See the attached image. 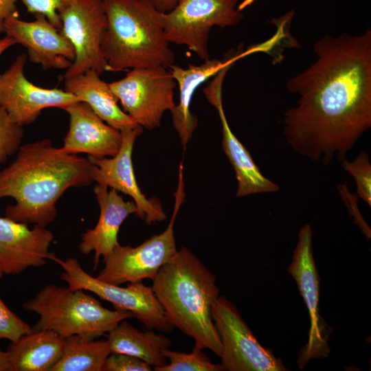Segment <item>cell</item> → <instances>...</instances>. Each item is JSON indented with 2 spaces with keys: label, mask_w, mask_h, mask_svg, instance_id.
<instances>
[{
  "label": "cell",
  "mask_w": 371,
  "mask_h": 371,
  "mask_svg": "<svg viewBox=\"0 0 371 371\" xmlns=\"http://www.w3.org/2000/svg\"><path fill=\"white\" fill-rule=\"evenodd\" d=\"M32 328L12 312L0 297V339L14 341L32 331Z\"/></svg>",
  "instance_id": "83f0119b"
},
{
  "label": "cell",
  "mask_w": 371,
  "mask_h": 371,
  "mask_svg": "<svg viewBox=\"0 0 371 371\" xmlns=\"http://www.w3.org/2000/svg\"><path fill=\"white\" fill-rule=\"evenodd\" d=\"M176 82L169 68L131 69L126 76L109 83L123 111L142 128L159 126L165 111L175 106Z\"/></svg>",
  "instance_id": "30bf717a"
},
{
  "label": "cell",
  "mask_w": 371,
  "mask_h": 371,
  "mask_svg": "<svg viewBox=\"0 0 371 371\" xmlns=\"http://www.w3.org/2000/svg\"><path fill=\"white\" fill-rule=\"evenodd\" d=\"M0 371H11L8 352L0 350Z\"/></svg>",
  "instance_id": "836d02e7"
},
{
  "label": "cell",
  "mask_w": 371,
  "mask_h": 371,
  "mask_svg": "<svg viewBox=\"0 0 371 371\" xmlns=\"http://www.w3.org/2000/svg\"><path fill=\"white\" fill-rule=\"evenodd\" d=\"M343 169L355 179L357 196L371 207V164L368 153L361 150L352 161L344 159Z\"/></svg>",
  "instance_id": "484cf974"
},
{
  "label": "cell",
  "mask_w": 371,
  "mask_h": 371,
  "mask_svg": "<svg viewBox=\"0 0 371 371\" xmlns=\"http://www.w3.org/2000/svg\"><path fill=\"white\" fill-rule=\"evenodd\" d=\"M111 351L106 340L65 338L62 355L51 371H102Z\"/></svg>",
  "instance_id": "cb8c5ba5"
},
{
  "label": "cell",
  "mask_w": 371,
  "mask_h": 371,
  "mask_svg": "<svg viewBox=\"0 0 371 371\" xmlns=\"http://www.w3.org/2000/svg\"><path fill=\"white\" fill-rule=\"evenodd\" d=\"M240 0H179L164 13V32L170 43L187 46L200 59H210L208 40L211 28L238 24L243 18Z\"/></svg>",
  "instance_id": "ba28073f"
},
{
  "label": "cell",
  "mask_w": 371,
  "mask_h": 371,
  "mask_svg": "<svg viewBox=\"0 0 371 371\" xmlns=\"http://www.w3.org/2000/svg\"><path fill=\"white\" fill-rule=\"evenodd\" d=\"M63 109L69 116L63 151L97 158L113 157L118 152L122 142L120 131L106 124L87 103L76 102Z\"/></svg>",
  "instance_id": "ac0fdd59"
},
{
  "label": "cell",
  "mask_w": 371,
  "mask_h": 371,
  "mask_svg": "<svg viewBox=\"0 0 371 371\" xmlns=\"http://www.w3.org/2000/svg\"><path fill=\"white\" fill-rule=\"evenodd\" d=\"M23 135V126L16 124L0 106V164L17 153Z\"/></svg>",
  "instance_id": "4316f807"
},
{
  "label": "cell",
  "mask_w": 371,
  "mask_h": 371,
  "mask_svg": "<svg viewBox=\"0 0 371 371\" xmlns=\"http://www.w3.org/2000/svg\"><path fill=\"white\" fill-rule=\"evenodd\" d=\"M88 158L68 154L49 139L21 145L16 159L0 171V200L12 197L5 216L47 227L57 216L56 203L70 188L93 182Z\"/></svg>",
  "instance_id": "7a4b0ae2"
},
{
  "label": "cell",
  "mask_w": 371,
  "mask_h": 371,
  "mask_svg": "<svg viewBox=\"0 0 371 371\" xmlns=\"http://www.w3.org/2000/svg\"><path fill=\"white\" fill-rule=\"evenodd\" d=\"M34 20L23 21L18 16L6 19L4 32L27 49V57L43 69H67L75 59L71 42L43 14Z\"/></svg>",
  "instance_id": "9a60e30c"
},
{
  "label": "cell",
  "mask_w": 371,
  "mask_h": 371,
  "mask_svg": "<svg viewBox=\"0 0 371 371\" xmlns=\"http://www.w3.org/2000/svg\"><path fill=\"white\" fill-rule=\"evenodd\" d=\"M143 128H126L121 131L122 142L118 152L111 158L88 157L93 164L92 177L97 184L111 187L129 195L137 207L135 215L150 225L166 219L158 199H147L142 192L135 178L132 162V153L136 137Z\"/></svg>",
  "instance_id": "5bb4252c"
},
{
  "label": "cell",
  "mask_w": 371,
  "mask_h": 371,
  "mask_svg": "<svg viewBox=\"0 0 371 371\" xmlns=\"http://www.w3.org/2000/svg\"><path fill=\"white\" fill-rule=\"evenodd\" d=\"M241 58L240 51L223 60L210 58L200 65L189 64L187 68H183L173 64L169 68L179 90V102L170 111L172 124L184 149L198 124L196 116L190 109L194 93L201 84L214 77L221 69L228 65H234Z\"/></svg>",
  "instance_id": "ffe728a7"
},
{
  "label": "cell",
  "mask_w": 371,
  "mask_h": 371,
  "mask_svg": "<svg viewBox=\"0 0 371 371\" xmlns=\"http://www.w3.org/2000/svg\"><path fill=\"white\" fill-rule=\"evenodd\" d=\"M219 334L222 371H286L281 358L262 346L239 313L236 306L220 296L211 307Z\"/></svg>",
  "instance_id": "9c48e42d"
},
{
  "label": "cell",
  "mask_w": 371,
  "mask_h": 371,
  "mask_svg": "<svg viewBox=\"0 0 371 371\" xmlns=\"http://www.w3.org/2000/svg\"><path fill=\"white\" fill-rule=\"evenodd\" d=\"M313 50L315 61L286 83L299 99L283 132L297 154L328 165L346 159L371 127V30L325 35Z\"/></svg>",
  "instance_id": "6da1fadb"
},
{
  "label": "cell",
  "mask_w": 371,
  "mask_h": 371,
  "mask_svg": "<svg viewBox=\"0 0 371 371\" xmlns=\"http://www.w3.org/2000/svg\"><path fill=\"white\" fill-rule=\"evenodd\" d=\"M175 196L172 215L166 229L137 247L117 245L103 260L104 266L96 277L98 279L120 285L155 278L160 268L170 261L178 251L173 227L185 199L182 164H179L178 186Z\"/></svg>",
  "instance_id": "8992f818"
},
{
  "label": "cell",
  "mask_w": 371,
  "mask_h": 371,
  "mask_svg": "<svg viewBox=\"0 0 371 371\" xmlns=\"http://www.w3.org/2000/svg\"><path fill=\"white\" fill-rule=\"evenodd\" d=\"M53 233L38 225L27 224L0 216V265L4 274L16 275L29 267L47 263Z\"/></svg>",
  "instance_id": "e0dca14e"
},
{
  "label": "cell",
  "mask_w": 371,
  "mask_h": 371,
  "mask_svg": "<svg viewBox=\"0 0 371 371\" xmlns=\"http://www.w3.org/2000/svg\"><path fill=\"white\" fill-rule=\"evenodd\" d=\"M106 27L102 52L109 71L161 66L170 68L175 54L164 25V12L151 0H104Z\"/></svg>",
  "instance_id": "277c9868"
},
{
  "label": "cell",
  "mask_w": 371,
  "mask_h": 371,
  "mask_svg": "<svg viewBox=\"0 0 371 371\" xmlns=\"http://www.w3.org/2000/svg\"><path fill=\"white\" fill-rule=\"evenodd\" d=\"M93 69L64 80L65 90L87 103L94 113L112 127L122 131L139 126L117 104L109 83Z\"/></svg>",
  "instance_id": "44dd1931"
},
{
  "label": "cell",
  "mask_w": 371,
  "mask_h": 371,
  "mask_svg": "<svg viewBox=\"0 0 371 371\" xmlns=\"http://www.w3.org/2000/svg\"><path fill=\"white\" fill-rule=\"evenodd\" d=\"M288 273L294 278L308 311V340L299 352L297 364L302 370L311 359L327 357L328 340L333 329L319 314V275L313 248V231L309 224L301 227Z\"/></svg>",
  "instance_id": "7c38bea8"
},
{
  "label": "cell",
  "mask_w": 371,
  "mask_h": 371,
  "mask_svg": "<svg viewBox=\"0 0 371 371\" xmlns=\"http://www.w3.org/2000/svg\"><path fill=\"white\" fill-rule=\"evenodd\" d=\"M3 275H4V273L3 272V270H2L1 265H0V278H2Z\"/></svg>",
  "instance_id": "d590c367"
},
{
  "label": "cell",
  "mask_w": 371,
  "mask_h": 371,
  "mask_svg": "<svg viewBox=\"0 0 371 371\" xmlns=\"http://www.w3.org/2000/svg\"><path fill=\"white\" fill-rule=\"evenodd\" d=\"M60 32L71 42L75 59L63 79L93 69L109 71L102 52L106 27L104 0H69L59 10Z\"/></svg>",
  "instance_id": "8fae6325"
},
{
  "label": "cell",
  "mask_w": 371,
  "mask_h": 371,
  "mask_svg": "<svg viewBox=\"0 0 371 371\" xmlns=\"http://www.w3.org/2000/svg\"><path fill=\"white\" fill-rule=\"evenodd\" d=\"M233 65L221 69L205 87L204 94L217 110L222 126L223 151L235 171L238 183L236 196L243 197L260 193L276 192L278 184L266 177L254 161L248 150L232 131L223 106L222 89L224 78Z\"/></svg>",
  "instance_id": "2e32d148"
},
{
  "label": "cell",
  "mask_w": 371,
  "mask_h": 371,
  "mask_svg": "<svg viewBox=\"0 0 371 371\" xmlns=\"http://www.w3.org/2000/svg\"><path fill=\"white\" fill-rule=\"evenodd\" d=\"M28 12L44 15L56 27L60 30L59 10L69 0H20Z\"/></svg>",
  "instance_id": "f1b7e54d"
},
{
  "label": "cell",
  "mask_w": 371,
  "mask_h": 371,
  "mask_svg": "<svg viewBox=\"0 0 371 371\" xmlns=\"http://www.w3.org/2000/svg\"><path fill=\"white\" fill-rule=\"evenodd\" d=\"M82 289L46 284L25 302V310L39 319L33 330H49L63 338L78 335L89 339L107 334L121 321L133 317L126 311L110 310Z\"/></svg>",
  "instance_id": "5b68a950"
},
{
  "label": "cell",
  "mask_w": 371,
  "mask_h": 371,
  "mask_svg": "<svg viewBox=\"0 0 371 371\" xmlns=\"http://www.w3.org/2000/svg\"><path fill=\"white\" fill-rule=\"evenodd\" d=\"M26 60L27 54H19L0 75V106L16 124H32L46 108L63 109L80 101L65 89L43 88L32 83L24 74Z\"/></svg>",
  "instance_id": "4fadbf2b"
},
{
  "label": "cell",
  "mask_w": 371,
  "mask_h": 371,
  "mask_svg": "<svg viewBox=\"0 0 371 371\" xmlns=\"http://www.w3.org/2000/svg\"><path fill=\"white\" fill-rule=\"evenodd\" d=\"M179 0H151L155 8L160 12L166 13L170 11Z\"/></svg>",
  "instance_id": "d6a6232c"
},
{
  "label": "cell",
  "mask_w": 371,
  "mask_h": 371,
  "mask_svg": "<svg viewBox=\"0 0 371 371\" xmlns=\"http://www.w3.org/2000/svg\"><path fill=\"white\" fill-rule=\"evenodd\" d=\"M49 259L63 269L60 278L70 289L91 291L103 300L113 304L115 309L130 312L133 317L149 329L170 332L174 326L167 319L151 286L142 282L129 283L122 287L103 282L87 273L76 258L62 260L52 254Z\"/></svg>",
  "instance_id": "52a82bcc"
},
{
  "label": "cell",
  "mask_w": 371,
  "mask_h": 371,
  "mask_svg": "<svg viewBox=\"0 0 371 371\" xmlns=\"http://www.w3.org/2000/svg\"><path fill=\"white\" fill-rule=\"evenodd\" d=\"M16 44V43L15 42V41L8 36H5V37H3V38H1L0 39V57L1 56V55L4 53V52L8 49V48H10L11 46L14 45ZM1 75V74H0Z\"/></svg>",
  "instance_id": "e575fe53"
},
{
  "label": "cell",
  "mask_w": 371,
  "mask_h": 371,
  "mask_svg": "<svg viewBox=\"0 0 371 371\" xmlns=\"http://www.w3.org/2000/svg\"><path fill=\"white\" fill-rule=\"evenodd\" d=\"M65 338L49 330H32L11 341L6 352L11 371H51L60 359Z\"/></svg>",
  "instance_id": "7402d4cb"
},
{
  "label": "cell",
  "mask_w": 371,
  "mask_h": 371,
  "mask_svg": "<svg viewBox=\"0 0 371 371\" xmlns=\"http://www.w3.org/2000/svg\"><path fill=\"white\" fill-rule=\"evenodd\" d=\"M162 353L170 363L153 368L155 371H222L220 363H213L203 349L196 346L190 353L173 351L169 348L164 349Z\"/></svg>",
  "instance_id": "d4e9b609"
},
{
  "label": "cell",
  "mask_w": 371,
  "mask_h": 371,
  "mask_svg": "<svg viewBox=\"0 0 371 371\" xmlns=\"http://www.w3.org/2000/svg\"><path fill=\"white\" fill-rule=\"evenodd\" d=\"M111 353H123L139 358L152 367L167 363L162 353L171 346V340L153 330L140 331L124 320L107 333Z\"/></svg>",
  "instance_id": "603a6c76"
},
{
  "label": "cell",
  "mask_w": 371,
  "mask_h": 371,
  "mask_svg": "<svg viewBox=\"0 0 371 371\" xmlns=\"http://www.w3.org/2000/svg\"><path fill=\"white\" fill-rule=\"evenodd\" d=\"M216 277L182 247L152 280L151 288L167 319L194 341V346L221 355L222 344L211 307L219 297Z\"/></svg>",
  "instance_id": "3957f363"
},
{
  "label": "cell",
  "mask_w": 371,
  "mask_h": 371,
  "mask_svg": "<svg viewBox=\"0 0 371 371\" xmlns=\"http://www.w3.org/2000/svg\"><path fill=\"white\" fill-rule=\"evenodd\" d=\"M100 206V216L96 225L82 234L79 251L82 254L94 252L93 269L102 257L104 260L120 243L117 235L121 225L131 214L137 213L133 201H125L113 188L97 184L93 188Z\"/></svg>",
  "instance_id": "d6986e66"
},
{
  "label": "cell",
  "mask_w": 371,
  "mask_h": 371,
  "mask_svg": "<svg viewBox=\"0 0 371 371\" xmlns=\"http://www.w3.org/2000/svg\"><path fill=\"white\" fill-rule=\"evenodd\" d=\"M17 0H0V33L4 32V23L7 19L18 16Z\"/></svg>",
  "instance_id": "1f68e13d"
},
{
  "label": "cell",
  "mask_w": 371,
  "mask_h": 371,
  "mask_svg": "<svg viewBox=\"0 0 371 371\" xmlns=\"http://www.w3.org/2000/svg\"><path fill=\"white\" fill-rule=\"evenodd\" d=\"M337 188L338 192L348 208L349 214L354 218V222L359 227L366 238L370 239L371 237V230L359 211L357 205V199L358 196L349 192L346 183L338 185Z\"/></svg>",
  "instance_id": "4dcf8cb0"
},
{
  "label": "cell",
  "mask_w": 371,
  "mask_h": 371,
  "mask_svg": "<svg viewBox=\"0 0 371 371\" xmlns=\"http://www.w3.org/2000/svg\"><path fill=\"white\" fill-rule=\"evenodd\" d=\"M152 366L135 357L123 353H110L102 371H150Z\"/></svg>",
  "instance_id": "f546056e"
}]
</instances>
